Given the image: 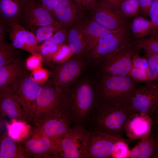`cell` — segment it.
Instances as JSON below:
<instances>
[{
	"label": "cell",
	"instance_id": "cell-1",
	"mask_svg": "<svg viewBox=\"0 0 158 158\" xmlns=\"http://www.w3.org/2000/svg\"><path fill=\"white\" fill-rule=\"evenodd\" d=\"M134 113L128 106L122 104H99L84 127L88 131L123 138L126 122Z\"/></svg>",
	"mask_w": 158,
	"mask_h": 158
},
{
	"label": "cell",
	"instance_id": "cell-2",
	"mask_svg": "<svg viewBox=\"0 0 158 158\" xmlns=\"http://www.w3.org/2000/svg\"><path fill=\"white\" fill-rule=\"evenodd\" d=\"M65 93L69 98L68 116L71 124L84 126L99 104L95 80L83 78Z\"/></svg>",
	"mask_w": 158,
	"mask_h": 158
},
{
	"label": "cell",
	"instance_id": "cell-3",
	"mask_svg": "<svg viewBox=\"0 0 158 158\" xmlns=\"http://www.w3.org/2000/svg\"><path fill=\"white\" fill-rule=\"evenodd\" d=\"M69 104L67 94L48 80L41 85L37 95L31 123L56 118L66 119L71 122L68 114Z\"/></svg>",
	"mask_w": 158,
	"mask_h": 158
},
{
	"label": "cell",
	"instance_id": "cell-4",
	"mask_svg": "<svg viewBox=\"0 0 158 158\" xmlns=\"http://www.w3.org/2000/svg\"><path fill=\"white\" fill-rule=\"evenodd\" d=\"M100 105L130 104L139 85L128 76H97L95 80Z\"/></svg>",
	"mask_w": 158,
	"mask_h": 158
},
{
	"label": "cell",
	"instance_id": "cell-5",
	"mask_svg": "<svg viewBox=\"0 0 158 158\" xmlns=\"http://www.w3.org/2000/svg\"><path fill=\"white\" fill-rule=\"evenodd\" d=\"M133 40L103 59L96 65L97 76H128L132 67V55L141 50L134 44Z\"/></svg>",
	"mask_w": 158,
	"mask_h": 158
},
{
	"label": "cell",
	"instance_id": "cell-6",
	"mask_svg": "<svg viewBox=\"0 0 158 158\" xmlns=\"http://www.w3.org/2000/svg\"><path fill=\"white\" fill-rule=\"evenodd\" d=\"M134 39L129 28V24L113 32L105 35L85 55V59L87 66H95L103 59Z\"/></svg>",
	"mask_w": 158,
	"mask_h": 158
},
{
	"label": "cell",
	"instance_id": "cell-7",
	"mask_svg": "<svg viewBox=\"0 0 158 158\" xmlns=\"http://www.w3.org/2000/svg\"><path fill=\"white\" fill-rule=\"evenodd\" d=\"M87 66L86 60L81 56L69 59L61 63H54L51 66L48 80L66 93L77 81Z\"/></svg>",
	"mask_w": 158,
	"mask_h": 158
},
{
	"label": "cell",
	"instance_id": "cell-8",
	"mask_svg": "<svg viewBox=\"0 0 158 158\" xmlns=\"http://www.w3.org/2000/svg\"><path fill=\"white\" fill-rule=\"evenodd\" d=\"M41 85L27 71L16 80L10 88L31 123L34 118L37 97Z\"/></svg>",
	"mask_w": 158,
	"mask_h": 158
},
{
	"label": "cell",
	"instance_id": "cell-9",
	"mask_svg": "<svg viewBox=\"0 0 158 158\" xmlns=\"http://www.w3.org/2000/svg\"><path fill=\"white\" fill-rule=\"evenodd\" d=\"M128 107L134 113L152 116L158 107V80L139 85Z\"/></svg>",
	"mask_w": 158,
	"mask_h": 158
},
{
	"label": "cell",
	"instance_id": "cell-10",
	"mask_svg": "<svg viewBox=\"0 0 158 158\" xmlns=\"http://www.w3.org/2000/svg\"><path fill=\"white\" fill-rule=\"evenodd\" d=\"M29 157L56 158L59 157V144L32 128L28 136L20 142Z\"/></svg>",
	"mask_w": 158,
	"mask_h": 158
},
{
	"label": "cell",
	"instance_id": "cell-11",
	"mask_svg": "<svg viewBox=\"0 0 158 158\" xmlns=\"http://www.w3.org/2000/svg\"><path fill=\"white\" fill-rule=\"evenodd\" d=\"M88 131L85 127L75 124L61 141L59 157L84 158Z\"/></svg>",
	"mask_w": 158,
	"mask_h": 158
},
{
	"label": "cell",
	"instance_id": "cell-12",
	"mask_svg": "<svg viewBox=\"0 0 158 158\" xmlns=\"http://www.w3.org/2000/svg\"><path fill=\"white\" fill-rule=\"evenodd\" d=\"M121 139L88 131L84 158H112L115 143Z\"/></svg>",
	"mask_w": 158,
	"mask_h": 158
},
{
	"label": "cell",
	"instance_id": "cell-13",
	"mask_svg": "<svg viewBox=\"0 0 158 158\" xmlns=\"http://www.w3.org/2000/svg\"><path fill=\"white\" fill-rule=\"evenodd\" d=\"M21 16L27 27L32 31L42 26L59 24L51 13L33 0H30L25 4Z\"/></svg>",
	"mask_w": 158,
	"mask_h": 158
},
{
	"label": "cell",
	"instance_id": "cell-14",
	"mask_svg": "<svg viewBox=\"0 0 158 158\" xmlns=\"http://www.w3.org/2000/svg\"><path fill=\"white\" fill-rule=\"evenodd\" d=\"M93 9L92 18L110 30H118L129 24L127 18L103 0H99Z\"/></svg>",
	"mask_w": 158,
	"mask_h": 158
},
{
	"label": "cell",
	"instance_id": "cell-15",
	"mask_svg": "<svg viewBox=\"0 0 158 158\" xmlns=\"http://www.w3.org/2000/svg\"><path fill=\"white\" fill-rule=\"evenodd\" d=\"M32 124L40 133L59 145L71 127V123L69 120L57 118L35 122Z\"/></svg>",
	"mask_w": 158,
	"mask_h": 158
},
{
	"label": "cell",
	"instance_id": "cell-16",
	"mask_svg": "<svg viewBox=\"0 0 158 158\" xmlns=\"http://www.w3.org/2000/svg\"><path fill=\"white\" fill-rule=\"evenodd\" d=\"M152 121L151 116L142 113L132 114L128 119L125 131L130 140H141L151 133Z\"/></svg>",
	"mask_w": 158,
	"mask_h": 158
},
{
	"label": "cell",
	"instance_id": "cell-17",
	"mask_svg": "<svg viewBox=\"0 0 158 158\" xmlns=\"http://www.w3.org/2000/svg\"><path fill=\"white\" fill-rule=\"evenodd\" d=\"M0 111L11 119L30 122L20 103L10 90L0 92Z\"/></svg>",
	"mask_w": 158,
	"mask_h": 158
},
{
	"label": "cell",
	"instance_id": "cell-18",
	"mask_svg": "<svg viewBox=\"0 0 158 158\" xmlns=\"http://www.w3.org/2000/svg\"><path fill=\"white\" fill-rule=\"evenodd\" d=\"M73 0H59L53 13L56 20L66 30L74 24L80 14Z\"/></svg>",
	"mask_w": 158,
	"mask_h": 158
},
{
	"label": "cell",
	"instance_id": "cell-19",
	"mask_svg": "<svg viewBox=\"0 0 158 158\" xmlns=\"http://www.w3.org/2000/svg\"><path fill=\"white\" fill-rule=\"evenodd\" d=\"M20 57L0 67V92L10 90L12 84L28 71Z\"/></svg>",
	"mask_w": 158,
	"mask_h": 158
},
{
	"label": "cell",
	"instance_id": "cell-20",
	"mask_svg": "<svg viewBox=\"0 0 158 158\" xmlns=\"http://www.w3.org/2000/svg\"><path fill=\"white\" fill-rule=\"evenodd\" d=\"M26 0H0V22L9 27L18 23Z\"/></svg>",
	"mask_w": 158,
	"mask_h": 158
},
{
	"label": "cell",
	"instance_id": "cell-21",
	"mask_svg": "<svg viewBox=\"0 0 158 158\" xmlns=\"http://www.w3.org/2000/svg\"><path fill=\"white\" fill-rule=\"evenodd\" d=\"M116 30L106 28L93 18L87 22L85 21L83 30L85 44L84 54H86L103 36Z\"/></svg>",
	"mask_w": 158,
	"mask_h": 158
},
{
	"label": "cell",
	"instance_id": "cell-22",
	"mask_svg": "<svg viewBox=\"0 0 158 158\" xmlns=\"http://www.w3.org/2000/svg\"><path fill=\"white\" fill-rule=\"evenodd\" d=\"M85 22L83 15L80 14L68 32V46L71 52L78 56H81L84 53L83 30Z\"/></svg>",
	"mask_w": 158,
	"mask_h": 158
},
{
	"label": "cell",
	"instance_id": "cell-23",
	"mask_svg": "<svg viewBox=\"0 0 158 158\" xmlns=\"http://www.w3.org/2000/svg\"><path fill=\"white\" fill-rule=\"evenodd\" d=\"M30 157L25 148L19 142L10 137L6 133L0 138V158Z\"/></svg>",
	"mask_w": 158,
	"mask_h": 158
},
{
	"label": "cell",
	"instance_id": "cell-24",
	"mask_svg": "<svg viewBox=\"0 0 158 158\" xmlns=\"http://www.w3.org/2000/svg\"><path fill=\"white\" fill-rule=\"evenodd\" d=\"M154 138L151 133L148 137L140 140L130 150L128 158L151 157L154 149Z\"/></svg>",
	"mask_w": 158,
	"mask_h": 158
},
{
	"label": "cell",
	"instance_id": "cell-25",
	"mask_svg": "<svg viewBox=\"0 0 158 158\" xmlns=\"http://www.w3.org/2000/svg\"><path fill=\"white\" fill-rule=\"evenodd\" d=\"M129 27L134 40H138L150 35L152 25L150 21L138 15L129 22Z\"/></svg>",
	"mask_w": 158,
	"mask_h": 158
},
{
	"label": "cell",
	"instance_id": "cell-26",
	"mask_svg": "<svg viewBox=\"0 0 158 158\" xmlns=\"http://www.w3.org/2000/svg\"><path fill=\"white\" fill-rule=\"evenodd\" d=\"M6 125L8 135L19 142L28 136L32 128L28 122L16 119H12L10 123H7Z\"/></svg>",
	"mask_w": 158,
	"mask_h": 158
},
{
	"label": "cell",
	"instance_id": "cell-27",
	"mask_svg": "<svg viewBox=\"0 0 158 158\" xmlns=\"http://www.w3.org/2000/svg\"><path fill=\"white\" fill-rule=\"evenodd\" d=\"M8 32L10 39H14L34 47L37 46L38 42L32 32L25 30L18 23H13L9 27Z\"/></svg>",
	"mask_w": 158,
	"mask_h": 158
},
{
	"label": "cell",
	"instance_id": "cell-28",
	"mask_svg": "<svg viewBox=\"0 0 158 158\" xmlns=\"http://www.w3.org/2000/svg\"><path fill=\"white\" fill-rule=\"evenodd\" d=\"M5 39H0V67L6 65L19 57L17 51L12 44Z\"/></svg>",
	"mask_w": 158,
	"mask_h": 158
},
{
	"label": "cell",
	"instance_id": "cell-29",
	"mask_svg": "<svg viewBox=\"0 0 158 158\" xmlns=\"http://www.w3.org/2000/svg\"><path fill=\"white\" fill-rule=\"evenodd\" d=\"M119 12L123 17L127 19L138 16L140 12L139 0H123Z\"/></svg>",
	"mask_w": 158,
	"mask_h": 158
},
{
	"label": "cell",
	"instance_id": "cell-30",
	"mask_svg": "<svg viewBox=\"0 0 158 158\" xmlns=\"http://www.w3.org/2000/svg\"><path fill=\"white\" fill-rule=\"evenodd\" d=\"M128 76L137 83H146L157 80L151 70L146 71L132 67Z\"/></svg>",
	"mask_w": 158,
	"mask_h": 158
},
{
	"label": "cell",
	"instance_id": "cell-31",
	"mask_svg": "<svg viewBox=\"0 0 158 158\" xmlns=\"http://www.w3.org/2000/svg\"><path fill=\"white\" fill-rule=\"evenodd\" d=\"M134 44L141 50L145 49L158 54V35L150 36V37L133 40Z\"/></svg>",
	"mask_w": 158,
	"mask_h": 158
},
{
	"label": "cell",
	"instance_id": "cell-32",
	"mask_svg": "<svg viewBox=\"0 0 158 158\" xmlns=\"http://www.w3.org/2000/svg\"><path fill=\"white\" fill-rule=\"evenodd\" d=\"M62 28H63L60 24L47 25L37 29L35 31V35L39 43L47 39Z\"/></svg>",
	"mask_w": 158,
	"mask_h": 158
},
{
	"label": "cell",
	"instance_id": "cell-33",
	"mask_svg": "<svg viewBox=\"0 0 158 158\" xmlns=\"http://www.w3.org/2000/svg\"><path fill=\"white\" fill-rule=\"evenodd\" d=\"M128 140L122 138L117 141L115 143L113 154L112 158H128L130 150L127 143Z\"/></svg>",
	"mask_w": 158,
	"mask_h": 158
},
{
	"label": "cell",
	"instance_id": "cell-34",
	"mask_svg": "<svg viewBox=\"0 0 158 158\" xmlns=\"http://www.w3.org/2000/svg\"><path fill=\"white\" fill-rule=\"evenodd\" d=\"M68 35L67 30L62 28L56 31L50 37L44 41L43 44L50 46L64 44L68 39Z\"/></svg>",
	"mask_w": 158,
	"mask_h": 158
},
{
	"label": "cell",
	"instance_id": "cell-35",
	"mask_svg": "<svg viewBox=\"0 0 158 158\" xmlns=\"http://www.w3.org/2000/svg\"><path fill=\"white\" fill-rule=\"evenodd\" d=\"M61 45L50 46L42 44L40 46V52L43 61L48 64L51 65V62L52 60L53 57Z\"/></svg>",
	"mask_w": 158,
	"mask_h": 158
},
{
	"label": "cell",
	"instance_id": "cell-36",
	"mask_svg": "<svg viewBox=\"0 0 158 158\" xmlns=\"http://www.w3.org/2000/svg\"><path fill=\"white\" fill-rule=\"evenodd\" d=\"M149 16L152 25L150 36L158 35V0H154L150 7Z\"/></svg>",
	"mask_w": 158,
	"mask_h": 158
},
{
	"label": "cell",
	"instance_id": "cell-37",
	"mask_svg": "<svg viewBox=\"0 0 158 158\" xmlns=\"http://www.w3.org/2000/svg\"><path fill=\"white\" fill-rule=\"evenodd\" d=\"M143 50L144 56L147 60L156 79L158 80V54L147 49Z\"/></svg>",
	"mask_w": 158,
	"mask_h": 158
},
{
	"label": "cell",
	"instance_id": "cell-38",
	"mask_svg": "<svg viewBox=\"0 0 158 158\" xmlns=\"http://www.w3.org/2000/svg\"><path fill=\"white\" fill-rule=\"evenodd\" d=\"M139 51L134 53L132 56V67L136 68L146 71L151 70L148 61L144 56H140Z\"/></svg>",
	"mask_w": 158,
	"mask_h": 158
},
{
	"label": "cell",
	"instance_id": "cell-39",
	"mask_svg": "<svg viewBox=\"0 0 158 158\" xmlns=\"http://www.w3.org/2000/svg\"><path fill=\"white\" fill-rule=\"evenodd\" d=\"M71 51L68 46L65 44L61 45L54 56L52 61L54 63H63L68 59L69 52Z\"/></svg>",
	"mask_w": 158,
	"mask_h": 158
},
{
	"label": "cell",
	"instance_id": "cell-40",
	"mask_svg": "<svg viewBox=\"0 0 158 158\" xmlns=\"http://www.w3.org/2000/svg\"><path fill=\"white\" fill-rule=\"evenodd\" d=\"M31 75L38 83L42 85L44 84L49 77V71L42 67L32 71Z\"/></svg>",
	"mask_w": 158,
	"mask_h": 158
},
{
	"label": "cell",
	"instance_id": "cell-41",
	"mask_svg": "<svg viewBox=\"0 0 158 158\" xmlns=\"http://www.w3.org/2000/svg\"><path fill=\"white\" fill-rule=\"evenodd\" d=\"M42 57L32 54L27 59L26 65L28 69L33 71L42 67Z\"/></svg>",
	"mask_w": 158,
	"mask_h": 158
},
{
	"label": "cell",
	"instance_id": "cell-42",
	"mask_svg": "<svg viewBox=\"0 0 158 158\" xmlns=\"http://www.w3.org/2000/svg\"><path fill=\"white\" fill-rule=\"evenodd\" d=\"M81 9L89 10L93 9L99 0H73Z\"/></svg>",
	"mask_w": 158,
	"mask_h": 158
},
{
	"label": "cell",
	"instance_id": "cell-43",
	"mask_svg": "<svg viewBox=\"0 0 158 158\" xmlns=\"http://www.w3.org/2000/svg\"><path fill=\"white\" fill-rule=\"evenodd\" d=\"M154 0H139L140 13L143 16H149L150 10Z\"/></svg>",
	"mask_w": 158,
	"mask_h": 158
},
{
	"label": "cell",
	"instance_id": "cell-44",
	"mask_svg": "<svg viewBox=\"0 0 158 158\" xmlns=\"http://www.w3.org/2000/svg\"><path fill=\"white\" fill-rule=\"evenodd\" d=\"M59 0H39L40 4L53 14Z\"/></svg>",
	"mask_w": 158,
	"mask_h": 158
},
{
	"label": "cell",
	"instance_id": "cell-45",
	"mask_svg": "<svg viewBox=\"0 0 158 158\" xmlns=\"http://www.w3.org/2000/svg\"><path fill=\"white\" fill-rule=\"evenodd\" d=\"M115 9L119 13L121 4L123 0H103Z\"/></svg>",
	"mask_w": 158,
	"mask_h": 158
},
{
	"label": "cell",
	"instance_id": "cell-46",
	"mask_svg": "<svg viewBox=\"0 0 158 158\" xmlns=\"http://www.w3.org/2000/svg\"><path fill=\"white\" fill-rule=\"evenodd\" d=\"M8 29L7 26L0 22V39H5L8 32Z\"/></svg>",
	"mask_w": 158,
	"mask_h": 158
},
{
	"label": "cell",
	"instance_id": "cell-47",
	"mask_svg": "<svg viewBox=\"0 0 158 158\" xmlns=\"http://www.w3.org/2000/svg\"><path fill=\"white\" fill-rule=\"evenodd\" d=\"M151 158H158V133L155 136L154 149Z\"/></svg>",
	"mask_w": 158,
	"mask_h": 158
},
{
	"label": "cell",
	"instance_id": "cell-48",
	"mask_svg": "<svg viewBox=\"0 0 158 158\" xmlns=\"http://www.w3.org/2000/svg\"><path fill=\"white\" fill-rule=\"evenodd\" d=\"M152 116L154 119L158 118V107Z\"/></svg>",
	"mask_w": 158,
	"mask_h": 158
},
{
	"label": "cell",
	"instance_id": "cell-49",
	"mask_svg": "<svg viewBox=\"0 0 158 158\" xmlns=\"http://www.w3.org/2000/svg\"><path fill=\"white\" fill-rule=\"evenodd\" d=\"M158 127V118L154 119Z\"/></svg>",
	"mask_w": 158,
	"mask_h": 158
},
{
	"label": "cell",
	"instance_id": "cell-50",
	"mask_svg": "<svg viewBox=\"0 0 158 158\" xmlns=\"http://www.w3.org/2000/svg\"><path fill=\"white\" fill-rule=\"evenodd\" d=\"M26 0V1H29V0Z\"/></svg>",
	"mask_w": 158,
	"mask_h": 158
}]
</instances>
